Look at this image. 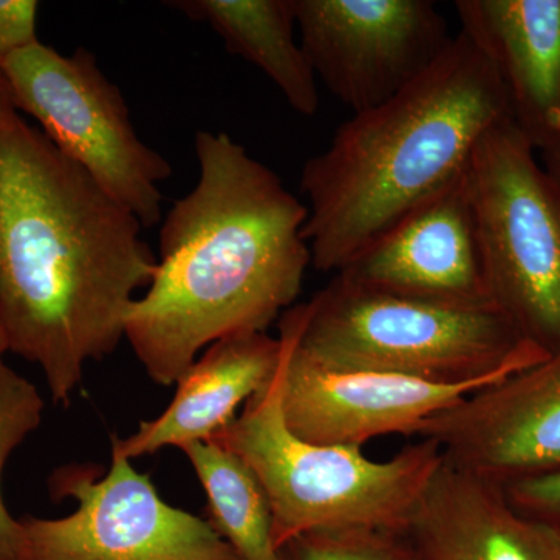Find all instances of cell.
<instances>
[{
	"label": "cell",
	"instance_id": "10",
	"mask_svg": "<svg viewBox=\"0 0 560 560\" xmlns=\"http://www.w3.org/2000/svg\"><path fill=\"white\" fill-rule=\"evenodd\" d=\"M282 342L280 405L287 427L302 441L360 447L388 434L416 436L433 416L488 385H445L370 370L323 366L298 349L279 323Z\"/></svg>",
	"mask_w": 560,
	"mask_h": 560
},
{
	"label": "cell",
	"instance_id": "12",
	"mask_svg": "<svg viewBox=\"0 0 560 560\" xmlns=\"http://www.w3.org/2000/svg\"><path fill=\"white\" fill-rule=\"evenodd\" d=\"M337 276L368 289L419 300L495 305L486 278L467 171L401 217Z\"/></svg>",
	"mask_w": 560,
	"mask_h": 560
},
{
	"label": "cell",
	"instance_id": "19",
	"mask_svg": "<svg viewBox=\"0 0 560 560\" xmlns=\"http://www.w3.org/2000/svg\"><path fill=\"white\" fill-rule=\"evenodd\" d=\"M278 560H411L404 534L374 528L301 534L278 550Z\"/></svg>",
	"mask_w": 560,
	"mask_h": 560
},
{
	"label": "cell",
	"instance_id": "9",
	"mask_svg": "<svg viewBox=\"0 0 560 560\" xmlns=\"http://www.w3.org/2000/svg\"><path fill=\"white\" fill-rule=\"evenodd\" d=\"M294 16L316 79L353 114L399 94L452 39L430 0H294Z\"/></svg>",
	"mask_w": 560,
	"mask_h": 560
},
{
	"label": "cell",
	"instance_id": "22",
	"mask_svg": "<svg viewBox=\"0 0 560 560\" xmlns=\"http://www.w3.org/2000/svg\"><path fill=\"white\" fill-rule=\"evenodd\" d=\"M541 154L545 172L555 180L556 186L560 190V132L558 139L552 142L550 149L545 150Z\"/></svg>",
	"mask_w": 560,
	"mask_h": 560
},
{
	"label": "cell",
	"instance_id": "3",
	"mask_svg": "<svg viewBox=\"0 0 560 560\" xmlns=\"http://www.w3.org/2000/svg\"><path fill=\"white\" fill-rule=\"evenodd\" d=\"M514 120L499 73L463 31L399 94L353 114L305 162L312 267L340 272L401 217L459 178L492 128Z\"/></svg>",
	"mask_w": 560,
	"mask_h": 560
},
{
	"label": "cell",
	"instance_id": "18",
	"mask_svg": "<svg viewBox=\"0 0 560 560\" xmlns=\"http://www.w3.org/2000/svg\"><path fill=\"white\" fill-rule=\"evenodd\" d=\"M44 400L38 388L3 363L0 368V485L11 453L38 429ZM0 560H28L24 526L7 510L0 489Z\"/></svg>",
	"mask_w": 560,
	"mask_h": 560
},
{
	"label": "cell",
	"instance_id": "2",
	"mask_svg": "<svg viewBox=\"0 0 560 560\" xmlns=\"http://www.w3.org/2000/svg\"><path fill=\"white\" fill-rule=\"evenodd\" d=\"M200 176L173 205L156 271L125 338L154 383L172 386L202 350L267 331L293 307L312 267L307 208L226 132L195 135Z\"/></svg>",
	"mask_w": 560,
	"mask_h": 560
},
{
	"label": "cell",
	"instance_id": "8",
	"mask_svg": "<svg viewBox=\"0 0 560 560\" xmlns=\"http://www.w3.org/2000/svg\"><path fill=\"white\" fill-rule=\"evenodd\" d=\"M49 490L77 510L21 518L28 560H242L209 521L162 500L130 459L110 456L105 475L91 464L62 466Z\"/></svg>",
	"mask_w": 560,
	"mask_h": 560
},
{
	"label": "cell",
	"instance_id": "14",
	"mask_svg": "<svg viewBox=\"0 0 560 560\" xmlns=\"http://www.w3.org/2000/svg\"><path fill=\"white\" fill-rule=\"evenodd\" d=\"M459 31L499 73L534 150L560 132V0H456Z\"/></svg>",
	"mask_w": 560,
	"mask_h": 560
},
{
	"label": "cell",
	"instance_id": "13",
	"mask_svg": "<svg viewBox=\"0 0 560 560\" xmlns=\"http://www.w3.org/2000/svg\"><path fill=\"white\" fill-rule=\"evenodd\" d=\"M411 560H560V533L525 517L503 486L442 459L407 529Z\"/></svg>",
	"mask_w": 560,
	"mask_h": 560
},
{
	"label": "cell",
	"instance_id": "4",
	"mask_svg": "<svg viewBox=\"0 0 560 560\" xmlns=\"http://www.w3.org/2000/svg\"><path fill=\"white\" fill-rule=\"evenodd\" d=\"M323 366L420 381L497 385L548 359L495 305H456L368 289L335 275L280 316Z\"/></svg>",
	"mask_w": 560,
	"mask_h": 560
},
{
	"label": "cell",
	"instance_id": "21",
	"mask_svg": "<svg viewBox=\"0 0 560 560\" xmlns=\"http://www.w3.org/2000/svg\"><path fill=\"white\" fill-rule=\"evenodd\" d=\"M38 11L36 0H0V66L38 43Z\"/></svg>",
	"mask_w": 560,
	"mask_h": 560
},
{
	"label": "cell",
	"instance_id": "24",
	"mask_svg": "<svg viewBox=\"0 0 560 560\" xmlns=\"http://www.w3.org/2000/svg\"><path fill=\"white\" fill-rule=\"evenodd\" d=\"M9 350V341H7L5 331H3L2 324H0V368L3 366V355H5Z\"/></svg>",
	"mask_w": 560,
	"mask_h": 560
},
{
	"label": "cell",
	"instance_id": "6",
	"mask_svg": "<svg viewBox=\"0 0 560 560\" xmlns=\"http://www.w3.org/2000/svg\"><path fill=\"white\" fill-rule=\"evenodd\" d=\"M493 304L530 345L560 350V191L515 121L481 139L467 167Z\"/></svg>",
	"mask_w": 560,
	"mask_h": 560
},
{
	"label": "cell",
	"instance_id": "20",
	"mask_svg": "<svg viewBox=\"0 0 560 560\" xmlns=\"http://www.w3.org/2000/svg\"><path fill=\"white\" fill-rule=\"evenodd\" d=\"M512 506L560 533V471L503 486Z\"/></svg>",
	"mask_w": 560,
	"mask_h": 560
},
{
	"label": "cell",
	"instance_id": "11",
	"mask_svg": "<svg viewBox=\"0 0 560 560\" xmlns=\"http://www.w3.org/2000/svg\"><path fill=\"white\" fill-rule=\"evenodd\" d=\"M445 460L506 486L560 471V350L420 427Z\"/></svg>",
	"mask_w": 560,
	"mask_h": 560
},
{
	"label": "cell",
	"instance_id": "17",
	"mask_svg": "<svg viewBox=\"0 0 560 560\" xmlns=\"http://www.w3.org/2000/svg\"><path fill=\"white\" fill-rule=\"evenodd\" d=\"M208 497L209 523L242 560H278L270 500L245 459L217 441L180 448Z\"/></svg>",
	"mask_w": 560,
	"mask_h": 560
},
{
	"label": "cell",
	"instance_id": "15",
	"mask_svg": "<svg viewBox=\"0 0 560 560\" xmlns=\"http://www.w3.org/2000/svg\"><path fill=\"white\" fill-rule=\"evenodd\" d=\"M280 360L279 337L267 331L213 342L176 381L175 396L158 418L140 422L130 436H113L110 456L132 460L213 440L275 378Z\"/></svg>",
	"mask_w": 560,
	"mask_h": 560
},
{
	"label": "cell",
	"instance_id": "5",
	"mask_svg": "<svg viewBox=\"0 0 560 560\" xmlns=\"http://www.w3.org/2000/svg\"><path fill=\"white\" fill-rule=\"evenodd\" d=\"M280 372L282 360L275 378L210 440L237 453L259 477L276 548L320 529L404 533L444 459L438 444L420 440L390 459L374 460L360 447L302 441L283 419Z\"/></svg>",
	"mask_w": 560,
	"mask_h": 560
},
{
	"label": "cell",
	"instance_id": "7",
	"mask_svg": "<svg viewBox=\"0 0 560 560\" xmlns=\"http://www.w3.org/2000/svg\"><path fill=\"white\" fill-rule=\"evenodd\" d=\"M16 110L83 168L110 198L151 228L162 217L161 183L172 165L139 138L119 88L103 73L92 51L62 55L38 43L0 66Z\"/></svg>",
	"mask_w": 560,
	"mask_h": 560
},
{
	"label": "cell",
	"instance_id": "1",
	"mask_svg": "<svg viewBox=\"0 0 560 560\" xmlns=\"http://www.w3.org/2000/svg\"><path fill=\"white\" fill-rule=\"evenodd\" d=\"M142 228L20 114L0 120V324L55 404L125 338L156 271Z\"/></svg>",
	"mask_w": 560,
	"mask_h": 560
},
{
	"label": "cell",
	"instance_id": "23",
	"mask_svg": "<svg viewBox=\"0 0 560 560\" xmlns=\"http://www.w3.org/2000/svg\"><path fill=\"white\" fill-rule=\"evenodd\" d=\"M11 113H18V110L14 108L13 101H11L5 79H3L2 72H0V120L5 119Z\"/></svg>",
	"mask_w": 560,
	"mask_h": 560
},
{
	"label": "cell",
	"instance_id": "16",
	"mask_svg": "<svg viewBox=\"0 0 560 560\" xmlns=\"http://www.w3.org/2000/svg\"><path fill=\"white\" fill-rule=\"evenodd\" d=\"M168 5L208 24L232 55L260 69L296 113H318V79L294 38V0H178Z\"/></svg>",
	"mask_w": 560,
	"mask_h": 560
}]
</instances>
